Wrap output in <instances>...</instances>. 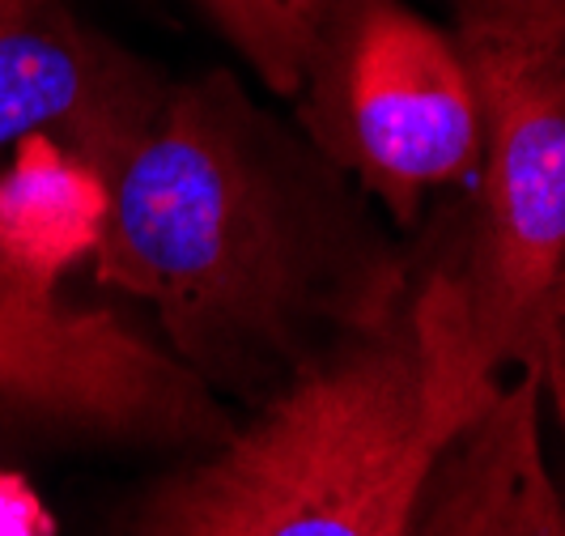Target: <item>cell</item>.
Returning a JSON list of instances; mask_svg holds the SVG:
<instances>
[{
  "label": "cell",
  "instance_id": "1",
  "mask_svg": "<svg viewBox=\"0 0 565 536\" xmlns=\"http://www.w3.org/2000/svg\"><path fill=\"white\" fill-rule=\"evenodd\" d=\"M107 183L94 277L222 400L259 404L413 290L366 192L230 69L170 77Z\"/></svg>",
  "mask_w": 565,
  "mask_h": 536
},
{
  "label": "cell",
  "instance_id": "9",
  "mask_svg": "<svg viewBox=\"0 0 565 536\" xmlns=\"http://www.w3.org/2000/svg\"><path fill=\"white\" fill-rule=\"evenodd\" d=\"M328 0H196V9L277 103L302 85L311 39Z\"/></svg>",
  "mask_w": 565,
  "mask_h": 536
},
{
  "label": "cell",
  "instance_id": "4",
  "mask_svg": "<svg viewBox=\"0 0 565 536\" xmlns=\"http://www.w3.org/2000/svg\"><path fill=\"white\" fill-rule=\"evenodd\" d=\"M294 124L396 222L425 197L472 183L481 98L459 34L408 0H328Z\"/></svg>",
  "mask_w": 565,
  "mask_h": 536
},
{
  "label": "cell",
  "instance_id": "11",
  "mask_svg": "<svg viewBox=\"0 0 565 536\" xmlns=\"http://www.w3.org/2000/svg\"><path fill=\"white\" fill-rule=\"evenodd\" d=\"M527 367H536L544 404L553 409V418H557L565 434V264L562 273H557V282H553V290H548V298H544L536 345H532Z\"/></svg>",
  "mask_w": 565,
  "mask_h": 536
},
{
  "label": "cell",
  "instance_id": "6",
  "mask_svg": "<svg viewBox=\"0 0 565 536\" xmlns=\"http://www.w3.org/2000/svg\"><path fill=\"white\" fill-rule=\"evenodd\" d=\"M170 77L64 0H0V149L52 137L111 179L158 119Z\"/></svg>",
  "mask_w": 565,
  "mask_h": 536
},
{
  "label": "cell",
  "instance_id": "3",
  "mask_svg": "<svg viewBox=\"0 0 565 536\" xmlns=\"http://www.w3.org/2000/svg\"><path fill=\"white\" fill-rule=\"evenodd\" d=\"M481 98L472 222L455 290L468 367L481 383L532 358L544 298L565 264V39L451 27Z\"/></svg>",
  "mask_w": 565,
  "mask_h": 536
},
{
  "label": "cell",
  "instance_id": "8",
  "mask_svg": "<svg viewBox=\"0 0 565 536\" xmlns=\"http://www.w3.org/2000/svg\"><path fill=\"white\" fill-rule=\"evenodd\" d=\"M111 209V183L52 137L13 145L0 170V260L34 285H52L94 255Z\"/></svg>",
  "mask_w": 565,
  "mask_h": 536
},
{
  "label": "cell",
  "instance_id": "10",
  "mask_svg": "<svg viewBox=\"0 0 565 536\" xmlns=\"http://www.w3.org/2000/svg\"><path fill=\"white\" fill-rule=\"evenodd\" d=\"M455 27H498L532 39H565V0H447Z\"/></svg>",
  "mask_w": 565,
  "mask_h": 536
},
{
  "label": "cell",
  "instance_id": "5",
  "mask_svg": "<svg viewBox=\"0 0 565 536\" xmlns=\"http://www.w3.org/2000/svg\"><path fill=\"white\" fill-rule=\"evenodd\" d=\"M234 418L167 345L0 260V443L200 452Z\"/></svg>",
  "mask_w": 565,
  "mask_h": 536
},
{
  "label": "cell",
  "instance_id": "7",
  "mask_svg": "<svg viewBox=\"0 0 565 536\" xmlns=\"http://www.w3.org/2000/svg\"><path fill=\"white\" fill-rule=\"evenodd\" d=\"M408 536H565V494L544 455L536 367L489 383L429 455Z\"/></svg>",
  "mask_w": 565,
  "mask_h": 536
},
{
  "label": "cell",
  "instance_id": "2",
  "mask_svg": "<svg viewBox=\"0 0 565 536\" xmlns=\"http://www.w3.org/2000/svg\"><path fill=\"white\" fill-rule=\"evenodd\" d=\"M484 388L451 277L429 269L383 324L137 490L103 536H408L429 455Z\"/></svg>",
  "mask_w": 565,
  "mask_h": 536
},
{
  "label": "cell",
  "instance_id": "12",
  "mask_svg": "<svg viewBox=\"0 0 565 536\" xmlns=\"http://www.w3.org/2000/svg\"><path fill=\"white\" fill-rule=\"evenodd\" d=\"M0 536H52V524L22 477L0 473Z\"/></svg>",
  "mask_w": 565,
  "mask_h": 536
}]
</instances>
